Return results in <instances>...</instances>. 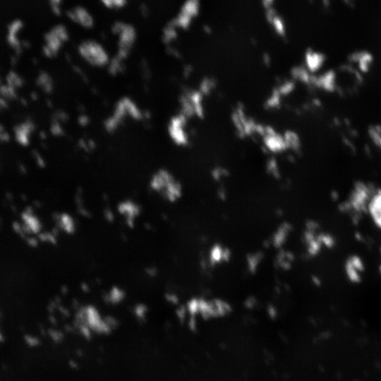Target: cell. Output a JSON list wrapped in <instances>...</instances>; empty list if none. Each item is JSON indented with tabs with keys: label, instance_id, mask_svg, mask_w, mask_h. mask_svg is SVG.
<instances>
[{
	"label": "cell",
	"instance_id": "6da1fadb",
	"mask_svg": "<svg viewBox=\"0 0 381 381\" xmlns=\"http://www.w3.org/2000/svg\"><path fill=\"white\" fill-rule=\"evenodd\" d=\"M82 50L86 60L89 61L90 63L97 65L106 63V52L98 43L95 42L86 43Z\"/></svg>",
	"mask_w": 381,
	"mask_h": 381
},
{
	"label": "cell",
	"instance_id": "7a4b0ae2",
	"mask_svg": "<svg viewBox=\"0 0 381 381\" xmlns=\"http://www.w3.org/2000/svg\"><path fill=\"white\" fill-rule=\"evenodd\" d=\"M107 6H121L125 3V0H101Z\"/></svg>",
	"mask_w": 381,
	"mask_h": 381
},
{
	"label": "cell",
	"instance_id": "3957f363",
	"mask_svg": "<svg viewBox=\"0 0 381 381\" xmlns=\"http://www.w3.org/2000/svg\"><path fill=\"white\" fill-rule=\"evenodd\" d=\"M375 216L377 219H378L380 223L381 224V197L377 201L375 209Z\"/></svg>",
	"mask_w": 381,
	"mask_h": 381
}]
</instances>
